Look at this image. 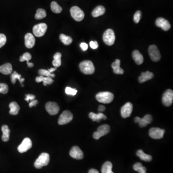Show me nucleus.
Returning a JSON list of instances; mask_svg holds the SVG:
<instances>
[{
	"label": "nucleus",
	"mask_w": 173,
	"mask_h": 173,
	"mask_svg": "<svg viewBox=\"0 0 173 173\" xmlns=\"http://www.w3.org/2000/svg\"><path fill=\"white\" fill-rule=\"evenodd\" d=\"M2 140L5 142H8L9 140L10 130L7 125H4L2 127Z\"/></svg>",
	"instance_id": "nucleus-25"
},
{
	"label": "nucleus",
	"mask_w": 173,
	"mask_h": 173,
	"mask_svg": "<svg viewBox=\"0 0 173 173\" xmlns=\"http://www.w3.org/2000/svg\"><path fill=\"white\" fill-rule=\"evenodd\" d=\"M152 116L150 115H147L144 116V117L141 118V120L138 123L139 126L141 127H146L148 124H151L153 120Z\"/></svg>",
	"instance_id": "nucleus-21"
},
{
	"label": "nucleus",
	"mask_w": 173,
	"mask_h": 173,
	"mask_svg": "<svg viewBox=\"0 0 173 173\" xmlns=\"http://www.w3.org/2000/svg\"><path fill=\"white\" fill-rule=\"evenodd\" d=\"M133 110V105L131 102H127L121 109V115L123 118H126L129 117Z\"/></svg>",
	"instance_id": "nucleus-14"
},
{
	"label": "nucleus",
	"mask_w": 173,
	"mask_h": 173,
	"mask_svg": "<svg viewBox=\"0 0 173 173\" xmlns=\"http://www.w3.org/2000/svg\"><path fill=\"white\" fill-rule=\"evenodd\" d=\"M165 131L158 127H153L149 131V135L152 138L158 139L163 138Z\"/></svg>",
	"instance_id": "nucleus-11"
},
{
	"label": "nucleus",
	"mask_w": 173,
	"mask_h": 173,
	"mask_svg": "<svg viewBox=\"0 0 173 173\" xmlns=\"http://www.w3.org/2000/svg\"><path fill=\"white\" fill-rule=\"evenodd\" d=\"M142 12L140 11H137L135 13L134 16V21L136 23H138L141 20Z\"/></svg>",
	"instance_id": "nucleus-40"
},
{
	"label": "nucleus",
	"mask_w": 173,
	"mask_h": 173,
	"mask_svg": "<svg viewBox=\"0 0 173 173\" xmlns=\"http://www.w3.org/2000/svg\"><path fill=\"white\" fill-rule=\"evenodd\" d=\"M70 13L72 17L76 21H81L84 18V13L76 6H73L70 9Z\"/></svg>",
	"instance_id": "nucleus-5"
},
{
	"label": "nucleus",
	"mask_w": 173,
	"mask_h": 173,
	"mask_svg": "<svg viewBox=\"0 0 173 173\" xmlns=\"http://www.w3.org/2000/svg\"><path fill=\"white\" fill-rule=\"evenodd\" d=\"M46 15H47V14H46L45 10L39 8V9H38L37 11L35 17L36 19L39 20V19L45 18L46 17Z\"/></svg>",
	"instance_id": "nucleus-36"
},
{
	"label": "nucleus",
	"mask_w": 173,
	"mask_h": 173,
	"mask_svg": "<svg viewBox=\"0 0 173 173\" xmlns=\"http://www.w3.org/2000/svg\"><path fill=\"white\" fill-rule=\"evenodd\" d=\"M6 35L4 34H0V48L6 44Z\"/></svg>",
	"instance_id": "nucleus-41"
},
{
	"label": "nucleus",
	"mask_w": 173,
	"mask_h": 173,
	"mask_svg": "<svg viewBox=\"0 0 173 173\" xmlns=\"http://www.w3.org/2000/svg\"><path fill=\"white\" fill-rule=\"evenodd\" d=\"M9 90L8 85L6 84L3 83H0V94H6L8 92Z\"/></svg>",
	"instance_id": "nucleus-38"
},
{
	"label": "nucleus",
	"mask_w": 173,
	"mask_h": 173,
	"mask_svg": "<svg viewBox=\"0 0 173 173\" xmlns=\"http://www.w3.org/2000/svg\"><path fill=\"white\" fill-rule=\"evenodd\" d=\"M98 110L100 112H104L105 110V107L104 106L101 105L99 106V109H98Z\"/></svg>",
	"instance_id": "nucleus-46"
},
{
	"label": "nucleus",
	"mask_w": 173,
	"mask_h": 173,
	"mask_svg": "<svg viewBox=\"0 0 173 173\" xmlns=\"http://www.w3.org/2000/svg\"><path fill=\"white\" fill-rule=\"evenodd\" d=\"M70 155L75 159L81 160L84 157L83 152L78 146H74L71 149Z\"/></svg>",
	"instance_id": "nucleus-16"
},
{
	"label": "nucleus",
	"mask_w": 173,
	"mask_h": 173,
	"mask_svg": "<svg viewBox=\"0 0 173 173\" xmlns=\"http://www.w3.org/2000/svg\"><path fill=\"white\" fill-rule=\"evenodd\" d=\"M12 71V66L10 63H6L5 64L0 66V72L3 74H10Z\"/></svg>",
	"instance_id": "nucleus-23"
},
{
	"label": "nucleus",
	"mask_w": 173,
	"mask_h": 173,
	"mask_svg": "<svg viewBox=\"0 0 173 173\" xmlns=\"http://www.w3.org/2000/svg\"><path fill=\"white\" fill-rule=\"evenodd\" d=\"M89 173H99V172L97 171V170L95 169H91L89 171Z\"/></svg>",
	"instance_id": "nucleus-47"
},
{
	"label": "nucleus",
	"mask_w": 173,
	"mask_h": 173,
	"mask_svg": "<svg viewBox=\"0 0 173 173\" xmlns=\"http://www.w3.org/2000/svg\"><path fill=\"white\" fill-rule=\"evenodd\" d=\"M133 169L134 170L137 171L139 173H147V169L141 163H137L133 165Z\"/></svg>",
	"instance_id": "nucleus-34"
},
{
	"label": "nucleus",
	"mask_w": 173,
	"mask_h": 173,
	"mask_svg": "<svg viewBox=\"0 0 173 173\" xmlns=\"http://www.w3.org/2000/svg\"><path fill=\"white\" fill-rule=\"evenodd\" d=\"M148 52L151 59L153 62H158L161 59V54L158 48L156 45H150L149 48Z\"/></svg>",
	"instance_id": "nucleus-6"
},
{
	"label": "nucleus",
	"mask_w": 173,
	"mask_h": 173,
	"mask_svg": "<svg viewBox=\"0 0 173 173\" xmlns=\"http://www.w3.org/2000/svg\"><path fill=\"white\" fill-rule=\"evenodd\" d=\"M153 76H154V75L152 72L148 71H146V72H142L141 76H139L138 78V81L140 83H144L153 79Z\"/></svg>",
	"instance_id": "nucleus-18"
},
{
	"label": "nucleus",
	"mask_w": 173,
	"mask_h": 173,
	"mask_svg": "<svg viewBox=\"0 0 173 173\" xmlns=\"http://www.w3.org/2000/svg\"><path fill=\"white\" fill-rule=\"evenodd\" d=\"M36 81L38 83L41 82H43V85L44 86L52 84V83L53 82V80L52 79L51 77H50V76L44 77V76H42V75L37 76L36 78Z\"/></svg>",
	"instance_id": "nucleus-24"
},
{
	"label": "nucleus",
	"mask_w": 173,
	"mask_h": 173,
	"mask_svg": "<svg viewBox=\"0 0 173 173\" xmlns=\"http://www.w3.org/2000/svg\"><path fill=\"white\" fill-rule=\"evenodd\" d=\"M80 47H81L83 51H86V50L88 49V44L85 42L81 43L80 45Z\"/></svg>",
	"instance_id": "nucleus-44"
},
{
	"label": "nucleus",
	"mask_w": 173,
	"mask_h": 173,
	"mask_svg": "<svg viewBox=\"0 0 173 173\" xmlns=\"http://www.w3.org/2000/svg\"><path fill=\"white\" fill-rule=\"evenodd\" d=\"M25 43L28 48L31 49L34 47L35 44V39L31 33H28L25 35Z\"/></svg>",
	"instance_id": "nucleus-17"
},
{
	"label": "nucleus",
	"mask_w": 173,
	"mask_h": 173,
	"mask_svg": "<svg viewBox=\"0 0 173 173\" xmlns=\"http://www.w3.org/2000/svg\"><path fill=\"white\" fill-rule=\"evenodd\" d=\"M60 39L65 45H69L72 43L73 39L69 36H66L64 34L60 35Z\"/></svg>",
	"instance_id": "nucleus-33"
},
{
	"label": "nucleus",
	"mask_w": 173,
	"mask_h": 173,
	"mask_svg": "<svg viewBox=\"0 0 173 173\" xmlns=\"http://www.w3.org/2000/svg\"><path fill=\"white\" fill-rule=\"evenodd\" d=\"M11 82L13 84H15L17 79H18L19 82L21 84L22 86H24L23 85V82L25 80V79L21 78V75L19 74L16 71H14V72L11 75Z\"/></svg>",
	"instance_id": "nucleus-29"
},
{
	"label": "nucleus",
	"mask_w": 173,
	"mask_h": 173,
	"mask_svg": "<svg viewBox=\"0 0 173 173\" xmlns=\"http://www.w3.org/2000/svg\"><path fill=\"white\" fill-rule=\"evenodd\" d=\"M9 107L10 108V111L9 112L10 115H17L18 114L20 110V107L17 102H12L9 105Z\"/></svg>",
	"instance_id": "nucleus-31"
},
{
	"label": "nucleus",
	"mask_w": 173,
	"mask_h": 173,
	"mask_svg": "<svg viewBox=\"0 0 173 173\" xmlns=\"http://www.w3.org/2000/svg\"><path fill=\"white\" fill-rule=\"evenodd\" d=\"M90 47L93 49H96L98 48L99 47L98 42L96 41H91L90 43Z\"/></svg>",
	"instance_id": "nucleus-43"
},
{
	"label": "nucleus",
	"mask_w": 173,
	"mask_h": 173,
	"mask_svg": "<svg viewBox=\"0 0 173 173\" xmlns=\"http://www.w3.org/2000/svg\"><path fill=\"white\" fill-rule=\"evenodd\" d=\"M120 60L119 59L116 60V61L112 63V68L113 69L114 73L116 74H123L124 70L120 68Z\"/></svg>",
	"instance_id": "nucleus-19"
},
{
	"label": "nucleus",
	"mask_w": 173,
	"mask_h": 173,
	"mask_svg": "<svg viewBox=\"0 0 173 173\" xmlns=\"http://www.w3.org/2000/svg\"><path fill=\"white\" fill-rule=\"evenodd\" d=\"M132 57L136 64L138 65L142 64L144 61L143 55L138 50H135L133 52Z\"/></svg>",
	"instance_id": "nucleus-22"
},
{
	"label": "nucleus",
	"mask_w": 173,
	"mask_h": 173,
	"mask_svg": "<svg viewBox=\"0 0 173 173\" xmlns=\"http://www.w3.org/2000/svg\"><path fill=\"white\" fill-rule=\"evenodd\" d=\"M35 99V96L32 94H28L26 95V98H25V100L27 101L28 102H29V101L33 100Z\"/></svg>",
	"instance_id": "nucleus-42"
},
{
	"label": "nucleus",
	"mask_w": 173,
	"mask_h": 173,
	"mask_svg": "<svg viewBox=\"0 0 173 173\" xmlns=\"http://www.w3.org/2000/svg\"><path fill=\"white\" fill-rule=\"evenodd\" d=\"M137 155L142 160L146 162H150L152 161L153 159L151 155L146 154L142 149H139L138 151L137 152Z\"/></svg>",
	"instance_id": "nucleus-28"
},
{
	"label": "nucleus",
	"mask_w": 173,
	"mask_h": 173,
	"mask_svg": "<svg viewBox=\"0 0 173 173\" xmlns=\"http://www.w3.org/2000/svg\"><path fill=\"white\" fill-rule=\"evenodd\" d=\"M110 131V127L108 125H103L100 126L97 129V131L94 133V138L95 139H99L102 136H105L109 133Z\"/></svg>",
	"instance_id": "nucleus-7"
},
{
	"label": "nucleus",
	"mask_w": 173,
	"mask_h": 173,
	"mask_svg": "<svg viewBox=\"0 0 173 173\" xmlns=\"http://www.w3.org/2000/svg\"><path fill=\"white\" fill-rule=\"evenodd\" d=\"M155 24L158 27L161 28L164 31H168L171 28V25L168 21L163 17H159L156 19Z\"/></svg>",
	"instance_id": "nucleus-15"
},
{
	"label": "nucleus",
	"mask_w": 173,
	"mask_h": 173,
	"mask_svg": "<svg viewBox=\"0 0 173 173\" xmlns=\"http://www.w3.org/2000/svg\"><path fill=\"white\" fill-rule=\"evenodd\" d=\"M89 117L92 119L93 121H96L97 122L100 121L101 119L105 120L107 118V117L104 114L101 112L97 114H95L94 112H90L89 114Z\"/></svg>",
	"instance_id": "nucleus-20"
},
{
	"label": "nucleus",
	"mask_w": 173,
	"mask_h": 173,
	"mask_svg": "<svg viewBox=\"0 0 173 173\" xmlns=\"http://www.w3.org/2000/svg\"><path fill=\"white\" fill-rule=\"evenodd\" d=\"M61 57H62V54L60 53H56L53 56L54 59L53 61V64L55 68H58L61 66L62 64Z\"/></svg>",
	"instance_id": "nucleus-32"
},
{
	"label": "nucleus",
	"mask_w": 173,
	"mask_h": 173,
	"mask_svg": "<svg viewBox=\"0 0 173 173\" xmlns=\"http://www.w3.org/2000/svg\"><path fill=\"white\" fill-rule=\"evenodd\" d=\"M116 37L115 32L112 29H108L105 32L103 35V40L106 45L112 46L115 43Z\"/></svg>",
	"instance_id": "nucleus-4"
},
{
	"label": "nucleus",
	"mask_w": 173,
	"mask_h": 173,
	"mask_svg": "<svg viewBox=\"0 0 173 173\" xmlns=\"http://www.w3.org/2000/svg\"><path fill=\"white\" fill-rule=\"evenodd\" d=\"M38 101L37 100H33L31 101L30 103L29 104V106L30 107H32L33 106H35L37 105V104H38Z\"/></svg>",
	"instance_id": "nucleus-45"
},
{
	"label": "nucleus",
	"mask_w": 173,
	"mask_h": 173,
	"mask_svg": "<svg viewBox=\"0 0 173 173\" xmlns=\"http://www.w3.org/2000/svg\"><path fill=\"white\" fill-rule=\"evenodd\" d=\"M73 118V114L69 111H64L60 116L58 119L59 125H64L68 124L72 120Z\"/></svg>",
	"instance_id": "nucleus-9"
},
{
	"label": "nucleus",
	"mask_w": 173,
	"mask_h": 173,
	"mask_svg": "<svg viewBox=\"0 0 173 173\" xmlns=\"http://www.w3.org/2000/svg\"><path fill=\"white\" fill-rule=\"evenodd\" d=\"M141 118L139 117H136L134 119V121L136 123H138L141 120Z\"/></svg>",
	"instance_id": "nucleus-48"
},
{
	"label": "nucleus",
	"mask_w": 173,
	"mask_h": 173,
	"mask_svg": "<svg viewBox=\"0 0 173 173\" xmlns=\"http://www.w3.org/2000/svg\"><path fill=\"white\" fill-rule=\"evenodd\" d=\"M112 164L111 162H106L102 165L101 168L102 173H114L112 171Z\"/></svg>",
	"instance_id": "nucleus-30"
},
{
	"label": "nucleus",
	"mask_w": 173,
	"mask_h": 173,
	"mask_svg": "<svg viewBox=\"0 0 173 173\" xmlns=\"http://www.w3.org/2000/svg\"><path fill=\"white\" fill-rule=\"evenodd\" d=\"M49 162V154L47 153H42L36 160L34 163V166L36 168L41 169L43 166L47 165Z\"/></svg>",
	"instance_id": "nucleus-3"
},
{
	"label": "nucleus",
	"mask_w": 173,
	"mask_h": 173,
	"mask_svg": "<svg viewBox=\"0 0 173 173\" xmlns=\"http://www.w3.org/2000/svg\"><path fill=\"white\" fill-rule=\"evenodd\" d=\"M80 71L86 75L93 74L94 73L95 68L91 61L85 60L80 63Z\"/></svg>",
	"instance_id": "nucleus-2"
},
{
	"label": "nucleus",
	"mask_w": 173,
	"mask_h": 173,
	"mask_svg": "<svg viewBox=\"0 0 173 173\" xmlns=\"http://www.w3.org/2000/svg\"><path fill=\"white\" fill-rule=\"evenodd\" d=\"M163 104L165 106H170L171 105L173 101V91L169 89L164 92L162 98Z\"/></svg>",
	"instance_id": "nucleus-10"
},
{
	"label": "nucleus",
	"mask_w": 173,
	"mask_h": 173,
	"mask_svg": "<svg viewBox=\"0 0 173 173\" xmlns=\"http://www.w3.org/2000/svg\"><path fill=\"white\" fill-rule=\"evenodd\" d=\"M32 146V143L31 139L28 138H24L21 144L18 146L17 149L19 153H24L31 148Z\"/></svg>",
	"instance_id": "nucleus-12"
},
{
	"label": "nucleus",
	"mask_w": 173,
	"mask_h": 173,
	"mask_svg": "<svg viewBox=\"0 0 173 173\" xmlns=\"http://www.w3.org/2000/svg\"><path fill=\"white\" fill-rule=\"evenodd\" d=\"M96 99L102 104H109L114 100V95L111 92L108 91L101 92L96 95Z\"/></svg>",
	"instance_id": "nucleus-1"
},
{
	"label": "nucleus",
	"mask_w": 173,
	"mask_h": 173,
	"mask_svg": "<svg viewBox=\"0 0 173 173\" xmlns=\"http://www.w3.org/2000/svg\"><path fill=\"white\" fill-rule=\"evenodd\" d=\"M32 58V56L31 53H25L24 54H23L22 56L20 57V62H24L26 61L27 62L28 66L29 68H33L34 66V64L32 63H30L29 62Z\"/></svg>",
	"instance_id": "nucleus-26"
},
{
	"label": "nucleus",
	"mask_w": 173,
	"mask_h": 173,
	"mask_svg": "<svg viewBox=\"0 0 173 173\" xmlns=\"http://www.w3.org/2000/svg\"><path fill=\"white\" fill-rule=\"evenodd\" d=\"M56 69H57V68H51L49 69L48 70L50 73H53V72L55 71V70H56Z\"/></svg>",
	"instance_id": "nucleus-49"
},
{
	"label": "nucleus",
	"mask_w": 173,
	"mask_h": 173,
	"mask_svg": "<svg viewBox=\"0 0 173 173\" xmlns=\"http://www.w3.org/2000/svg\"><path fill=\"white\" fill-rule=\"evenodd\" d=\"M39 74L42 76H50L51 78H54L55 75L50 73L48 70L45 69H40L39 70Z\"/></svg>",
	"instance_id": "nucleus-37"
},
{
	"label": "nucleus",
	"mask_w": 173,
	"mask_h": 173,
	"mask_svg": "<svg viewBox=\"0 0 173 173\" xmlns=\"http://www.w3.org/2000/svg\"><path fill=\"white\" fill-rule=\"evenodd\" d=\"M47 29V25L45 23H41L35 25L33 28V32L37 37H41L44 36Z\"/></svg>",
	"instance_id": "nucleus-8"
},
{
	"label": "nucleus",
	"mask_w": 173,
	"mask_h": 173,
	"mask_svg": "<svg viewBox=\"0 0 173 173\" xmlns=\"http://www.w3.org/2000/svg\"><path fill=\"white\" fill-rule=\"evenodd\" d=\"M105 12V9L103 6H99L94 9L92 12V16L97 17L104 15Z\"/></svg>",
	"instance_id": "nucleus-27"
},
{
	"label": "nucleus",
	"mask_w": 173,
	"mask_h": 173,
	"mask_svg": "<svg viewBox=\"0 0 173 173\" xmlns=\"http://www.w3.org/2000/svg\"><path fill=\"white\" fill-rule=\"evenodd\" d=\"M45 108L49 114L51 115H55L58 113L60 110L59 107L56 102H47L45 105Z\"/></svg>",
	"instance_id": "nucleus-13"
},
{
	"label": "nucleus",
	"mask_w": 173,
	"mask_h": 173,
	"mask_svg": "<svg viewBox=\"0 0 173 173\" xmlns=\"http://www.w3.org/2000/svg\"><path fill=\"white\" fill-rule=\"evenodd\" d=\"M51 8L52 11L54 13L59 14L62 12V7L55 2H53L51 3Z\"/></svg>",
	"instance_id": "nucleus-35"
},
{
	"label": "nucleus",
	"mask_w": 173,
	"mask_h": 173,
	"mask_svg": "<svg viewBox=\"0 0 173 173\" xmlns=\"http://www.w3.org/2000/svg\"><path fill=\"white\" fill-rule=\"evenodd\" d=\"M65 91L66 94L72 96L75 95L78 92V90H76V89H73V88L68 87V86L65 88Z\"/></svg>",
	"instance_id": "nucleus-39"
}]
</instances>
